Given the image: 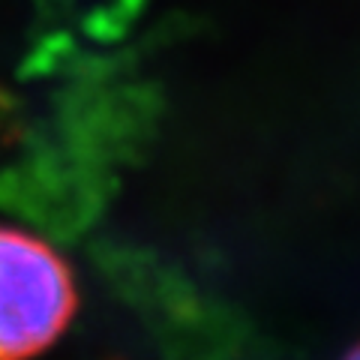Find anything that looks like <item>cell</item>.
Segmentation results:
<instances>
[{
	"mask_svg": "<svg viewBox=\"0 0 360 360\" xmlns=\"http://www.w3.org/2000/svg\"><path fill=\"white\" fill-rule=\"evenodd\" d=\"M75 312L66 258L15 225H0V360H30L60 340Z\"/></svg>",
	"mask_w": 360,
	"mask_h": 360,
	"instance_id": "6da1fadb",
	"label": "cell"
},
{
	"mask_svg": "<svg viewBox=\"0 0 360 360\" xmlns=\"http://www.w3.org/2000/svg\"><path fill=\"white\" fill-rule=\"evenodd\" d=\"M345 360H360V345H357V348H354V352H352V354H348Z\"/></svg>",
	"mask_w": 360,
	"mask_h": 360,
	"instance_id": "7a4b0ae2",
	"label": "cell"
}]
</instances>
